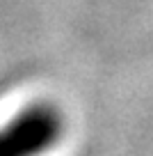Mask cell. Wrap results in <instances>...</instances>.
<instances>
[{"instance_id":"cell-1","label":"cell","mask_w":153,"mask_h":156,"mask_svg":"<svg viewBox=\"0 0 153 156\" xmlns=\"http://www.w3.org/2000/svg\"><path fill=\"white\" fill-rule=\"evenodd\" d=\"M59 122L48 108H32L0 131V156H28L55 140Z\"/></svg>"}]
</instances>
